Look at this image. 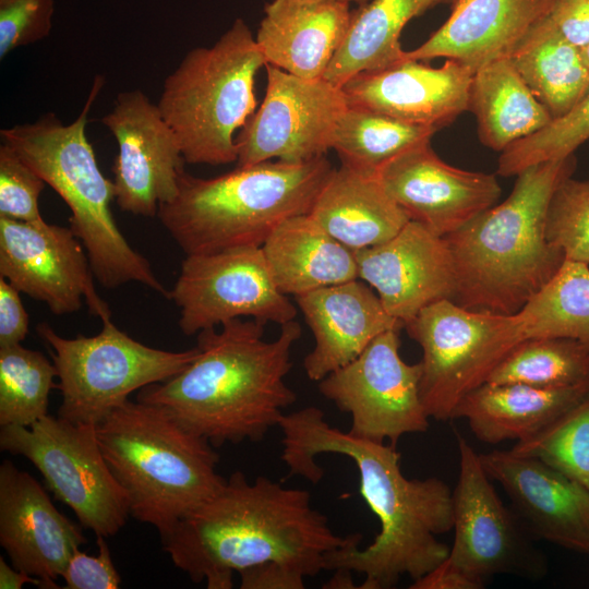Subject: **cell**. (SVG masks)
Here are the masks:
<instances>
[{"mask_svg": "<svg viewBox=\"0 0 589 589\" xmlns=\"http://www.w3.org/2000/svg\"><path fill=\"white\" fill-rule=\"evenodd\" d=\"M278 426L289 476L316 484L324 474L317 455L349 457L358 468L362 498L380 521L378 533L362 550V534H348L344 545L327 554L325 570L363 574L359 589H389L405 575L412 581L422 577L448 556L449 548L437 539L453 529V491L443 480L408 479L396 446L342 432L314 406L284 414Z\"/></svg>", "mask_w": 589, "mask_h": 589, "instance_id": "1", "label": "cell"}, {"mask_svg": "<svg viewBox=\"0 0 589 589\" xmlns=\"http://www.w3.org/2000/svg\"><path fill=\"white\" fill-rule=\"evenodd\" d=\"M173 565L207 589H231L233 574L266 562L306 578L325 570L346 537L313 508L310 493L266 477L233 472L160 539Z\"/></svg>", "mask_w": 589, "mask_h": 589, "instance_id": "2", "label": "cell"}, {"mask_svg": "<svg viewBox=\"0 0 589 589\" xmlns=\"http://www.w3.org/2000/svg\"><path fill=\"white\" fill-rule=\"evenodd\" d=\"M220 326L201 330L196 359L167 381L141 388L136 400L164 407L214 447L259 442L297 400L285 378L301 326L294 320L280 325L272 341L263 339L265 325L252 318Z\"/></svg>", "mask_w": 589, "mask_h": 589, "instance_id": "3", "label": "cell"}, {"mask_svg": "<svg viewBox=\"0 0 589 589\" xmlns=\"http://www.w3.org/2000/svg\"><path fill=\"white\" fill-rule=\"evenodd\" d=\"M576 165L573 154L524 169L505 201L443 237L454 264V302L517 314L555 276L566 259L546 239V209Z\"/></svg>", "mask_w": 589, "mask_h": 589, "instance_id": "4", "label": "cell"}, {"mask_svg": "<svg viewBox=\"0 0 589 589\" xmlns=\"http://www.w3.org/2000/svg\"><path fill=\"white\" fill-rule=\"evenodd\" d=\"M333 170L326 156L237 166L207 179L183 170L157 216L185 255L262 247L281 221L311 212Z\"/></svg>", "mask_w": 589, "mask_h": 589, "instance_id": "5", "label": "cell"}, {"mask_svg": "<svg viewBox=\"0 0 589 589\" xmlns=\"http://www.w3.org/2000/svg\"><path fill=\"white\" fill-rule=\"evenodd\" d=\"M96 435L131 516L160 539L227 480L217 473L214 446L161 406L128 400L96 425Z\"/></svg>", "mask_w": 589, "mask_h": 589, "instance_id": "6", "label": "cell"}, {"mask_svg": "<svg viewBox=\"0 0 589 589\" xmlns=\"http://www.w3.org/2000/svg\"><path fill=\"white\" fill-rule=\"evenodd\" d=\"M104 84L96 76L79 117L63 124L52 112L33 123L0 131L9 145L65 202L70 228L84 245L92 272L108 289L140 283L163 297L169 291L158 280L147 260L135 251L118 228L112 212L113 181L98 167L85 133L87 116Z\"/></svg>", "mask_w": 589, "mask_h": 589, "instance_id": "7", "label": "cell"}, {"mask_svg": "<svg viewBox=\"0 0 589 589\" xmlns=\"http://www.w3.org/2000/svg\"><path fill=\"white\" fill-rule=\"evenodd\" d=\"M265 65L255 37L237 19L213 46L190 50L166 77L157 106L185 163L237 161L235 134L256 110L255 76Z\"/></svg>", "mask_w": 589, "mask_h": 589, "instance_id": "8", "label": "cell"}, {"mask_svg": "<svg viewBox=\"0 0 589 589\" xmlns=\"http://www.w3.org/2000/svg\"><path fill=\"white\" fill-rule=\"evenodd\" d=\"M36 332L57 370L62 396L58 417L92 425L125 404L131 393L182 372L200 353L197 346L183 351L146 346L111 318L101 321V330L91 337L65 338L45 322Z\"/></svg>", "mask_w": 589, "mask_h": 589, "instance_id": "9", "label": "cell"}, {"mask_svg": "<svg viewBox=\"0 0 589 589\" xmlns=\"http://www.w3.org/2000/svg\"><path fill=\"white\" fill-rule=\"evenodd\" d=\"M405 328L422 350L421 399L437 421L450 420L459 401L526 339L518 314L472 311L450 299L428 305Z\"/></svg>", "mask_w": 589, "mask_h": 589, "instance_id": "10", "label": "cell"}, {"mask_svg": "<svg viewBox=\"0 0 589 589\" xmlns=\"http://www.w3.org/2000/svg\"><path fill=\"white\" fill-rule=\"evenodd\" d=\"M0 448L28 459L55 497L96 536H115L125 525L128 496L100 450L96 425L47 414L31 426H1Z\"/></svg>", "mask_w": 589, "mask_h": 589, "instance_id": "11", "label": "cell"}, {"mask_svg": "<svg viewBox=\"0 0 589 589\" xmlns=\"http://www.w3.org/2000/svg\"><path fill=\"white\" fill-rule=\"evenodd\" d=\"M455 434L459 472L453 490L454 543L446 562L482 585L495 575L543 577L544 555L516 513L503 504L480 455Z\"/></svg>", "mask_w": 589, "mask_h": 589, "instance_id": "12", "label": "cell"}, {"mask_svg": "<svg viewBox=\"0 0 589 589\" xmlns=\"http://www.w3.org/2000/svg\"><path fill=\"white\" fill-rule=\"evenodd\" d=\"M399 330L378 335L352 361L318 383V392L349 413L351 435L396 446L401 436L425 432L428 416L420 394L421 363L399 353Z\"/></svg>", "mask_w": 589, "mask_h": 589, "instance_id": "13", "label": "cell"}, {"mask_svg": "<svg viewBox=\"0 0 589 589\" xmlns=\"http://www.w3.org/2000/svg\"><path fill=\"white\" fill-rule=\"evenodd\" d=\"M168 299L179 308L178 324L187 336L235 318L283 325L297 316L275 285L262 247L187 255Z\"/></svg>", "mask_w": 589, "mask_h": 589, "instance_id": "14", "label": "cell"}, {"mask_svg": "<svg viewBox=\"0 0 589 589\" xmlns=\"http://www.w3.org/2000/svg\"><path fill=\"white\" fill-rule=\"evenodd\" d=\"M264 99L236 136L237 166L276 160L299 164L332 149L348 107L341 87L323 77L306 80L266 64Z\"/></svg>", "mask_w": 589, "mask_h": 589, "instance_id": "15", "label": "cell"}, {"mask_svg": "<svg viewBox=\"0 0 589 589\" xmlns=\"http://www.w3.org/2000/svg\"><path fill=\"white\" fill-rule=\"evenodd\" d=\"M0 276L52 314L77 312L84 298L92 315L111 318L87 252L70 227L0 217Z\"/></svg>", "mask_w": 589, "mask_h": 589, "instance_id": "16", "label": "cell"}, {"mask_svg": "<svg viewBox=\"0 0 589 589\" xmlns=\"http://www.w3.org/2000/svg\"><path fill=\"white\" fill-rule=\"evenodd\" d=\"M101 123L118 144L112 180L116 203L136 216H157L159 205L176 196L185 163L158 106L140 89L121 92Z\"/></svg>", "mask_w": 589, "mask_h": 589, "instance_id": "17", "label": "cell"}, {"mask_svg": "<svg viewBox=\"0 0 589 589\" xmlns=\"http://www.w3.org/2000/svg\"><path fill=\"white\" fill-rule=\"evenodd\" d=\"M377 175L410 220L440 237L458 230L501 196L495 175L452 166L435 154L430 142L396 157Z\"/></svg>", "mask_w": 589, "mask_h": 589, "instance_id": "18", "label": "cell"}, {"mask_svg": "<svg viewBox=\"0 0 589 589\" xmlns=\"http://www.w3.org/2000/svg\"><path fill=\"white\" fill-rule=\"evenodd\" d=\"M354 254L359 279L404 325L428 305L453 299L456 280L449 248L418 221L409 220L386 242Z\"/></svg>", "mask_w": 589, "mask_h": 589, "instance_id": "19", "label": "cell"}, {"mask_svg": "<svg viewBox=\"0 0 589 589\" xmlns=\"http://www.w3.org/2000/svg\"><path fill=\"white\" fill-rule=\"evenodd\" d=\"M82 525L52 504L29 473L5 459L0 466V544L12 566L40 579L45 589L60 588L72 554L86 543Z\"/></svg>", "mask_w": 589, "mask_h": 589, "instance_id": "20", "label": "cell"}, {"mask_svg": "<svg viewBox=\"0 0 589 589\" xmlns=\"http://www.w3.org/2000/svg\"><path fill=\"white\" fill-rule=\"evenodd\" d=\"M530 534L589 554V490L546 462L510 449L479 454Z\"/></svg>", "mask_w": 589, "mask_h": 589, "instance_id": "21", "label": "cell"}, {"mask_svg": "<svg viewBox=\"0 0 589 589\" xmlns=\"http://www.w3.org/2000/svg\"><path fill=\"white\" fill-rule=\"evenodd\" d=\"M473 71L446 59L432 68L404 57L380 70L361 72L341 89L348 106L363 107L437 131L468 110Z\"/></svg>", "mask_w": 589, "mask_h": 589, "instance_id": "22", "label": "cell"}, {"mask_svg": "<svg viewBox=\"0 0 589 589\" xmlns=\"http://www.w3.org/2000/svg\"><path fill=\"white\" fill-rule=\"evenodd\" d=\"M315 345L304 360L306 376L320 382L357 358L378 335L405 327L376 292L358 279L294 297Z\"/></svg>", "mask_w": 589, "mask_h": 589, "instance_id": "23", "label": "cell"}, {"mask_svg": "<svg viewBox=\"0 0 589 589\" xmlns=\"http://www.w3.org/2000/svg\"><path fill=\"white\" fill-rule=\"evenodd\" d=\"M551 0H456L449 17L422 45L405 56L418 61L456 60L476 72L510 57Z\"/></svg>", "mask_w": 589, "mask_h": 589, "instance_id": "24", "label": "cell"}, {"mask_svg": "<svg viewBox=\"0 0 589 589\" xmlns=\"http://www.w3.org/2000/svg\"><path fill=\"white\" fill-rule=\"evenodd\" d=\"M350 3L332 0H273L255 36L266 64L296 76L323 77L346 35Z\"/></svg>", "mask_w": 589, "mask_h": 589, "instance_id": "25", "label": "cell"}, {"mask_svg": "<svg viewBox=\"0 0 589 589\" xmlns=\"http://www.w3.org/2000/svg\"><path fill=\"white\" fill-rule=\"evenodd\" d=\"M309 215L352 251L386 242L410 220L377 173L346 164L333 170Z\"/></svg>", "mask_w": 589, "mask_h": 589, "instance_id": "26", "label": "cell"}, {"mask_svg": "<svg viewBox=\"0 0 589 589\" xmlns=\"http://www.w3.org/2000/svg\"><path fill=\"white\" fill-rule=\"evenodd\" d=\"M588 393L589 385L542 388L486 382L459 401L452 419L465 420L484 443L521 442L541 432Z\"/></svg>", "mask_w": 589, "mask_h": 589, "instance_id": "27", "label": "cell"}, {"mask_svg": "<svg viewBox=\"0 0 589 589\" xmlns=\"http://www.w3.org/2000/svg\"><path fill=\"white\" fill-rule=\"evenodd\" d=\"M262 250L275 285L286 296L298 297L359 278L354 251L309 214L281 221Z\"/></svg>", "mask_w": 589, "mask_h": 589, "instance_id": "28", "label": "cell"}, {"mask_svg": "<svg viewBox=\"0 0 589 589\" xmlns=\"http://www.w3.org/2000/svg\"><path fill=\"white\" fill-rule=\"evenodd\" d=\"M468 110L476 117L481 144L496 152H503L553 120L510 57L491 61L473 73Z\"/></svg>", "mask_w": 589, "mask_h": 589, "instance_id": "29", "label": "cell"}, {"mask_svg": "<svg viewBox=\"0 0 589 589\" xmlns=\"http://www.w3.org/2000/svg\"><path fill=\"white\" fill-rule=\"evenodd\" d=\"M437 0H370L351 11L344 40L323 79L341 87L352 76L386 68L405 57L400 34Z\"/></svg>", "mask_w": 589, "mask_h": 589, "instance_id": "30", "label": "cell"}, {"mask_svg": "<svg viewBox=\"0 0 589 589\" xmlns=\"http://www.w3.org/2000/svg\"><path fill=\"white\" fill-rule=\"evenodd\" d=\"M510 59L552 119L589 96V68L582 50L561 37L530 27Z\"/></svg>", "mask_w": 589, "mask_h": 589, "instance_id": "31", "label": "cell"}, {"mask_svg": "<svg viewBox=\"0 0 589 589\" xmlns=\"http://www.w3.org/2000/svg\"><path fill=\"white\" fill-rule=\"evenodd\" d=\"M436 129L363 107L348 106L335 129L332 149L341 164L378 173L407 151L430 142Z\"/></svg>", "mask_w": 589, "mask_h": 589, "instance_id": "32", "label": "cell"}, {"mask_svg": "<svg viewBox=\"0 0 589 589\" xmlns=\"http://www.w3.org/2000/svg\"><path fill=\"white\" fill-rule=\"evenodd\" d=\"M517 314L526 338L565 337L589 348V265L565 260Z\"/></svg>", "mask_w": 589, "mask_h": 589, "instance_id": "33", "label": "cell"}, {"mask_svg": "<svg viewBox=\"0 0 589 589\" xmlns=\"http://www.w3.org/2000/svg\"><path fill=\"white\" fill-rule=\"evenodd\" d=\"M488 382L542 388L589 385V348L565 337L526 338L498 363Z\"/></svg>", "mask_w": 589, "mask_h": 589, "instance_id": "34", "label": "cell"}, {"mask_svg": "<svg viewBox=\"0 0 589 589\" xmlns=\"http://www.w3.org/2000/svg\"><path fill=\"white\" fill-rule=\"evenodd\" d=\"M53 362L22 344L0 347V426H31L48 414Z\"/></svg>", "mask_w": 589, "mask_h": 589, "instance_id": "35", "label": "cell"}, {"mask_svg": "<svg viewBox=\"0 0 589 589\" xmlns=\"http://www.w3.org/2000/svg\"><path fill=\"white\" fill-rule=\"evenodd\" d=\"M510 450L538 458L589 490V393L534 436Z\"/></svg>", "mask_w": 589, "mask_h": 589, "instance_id": "36", "label": "cell"}, {"mask_svg": "<svg viewBox=\"0 0 589 589\" xmlns=\"http://www.w3.org/2000/svg\"><path fill=\"white\" fill-rule=\"evenodd\" d=\"M588 140L589 96L567 115L501 152L496 175L513 177L530 166L565 158Z\"/></svg>", "mask_w": 589, "mask_h": 589, "instance_id": "37", "label": "cell"}, {"mask_svg": "<svg viewBox=\"0 0 589 589\" xmlns=\"http://www.w3.org/2000/svg\"><path fill=\"white\" fill-rule=\"evenodd\" d=\"M545 236L566 260L589 265V179L569 177L558 184L548 205Z\"/></svg>", "mask_w": 589, "mask_h": 589, "instance_id": "38", "label": "cell"}, {"mask_svg": "<svg viewBox=\"0 0 589 589\" xmlns=\"http://www.w3.org/2000/svg\"><path fill=\"white\" fill-rule=\"evenodd\" d=\"M44 179L9 145H0V217L27 223L44 220L38 199Z\"/></svg>", "mask_w": 589, "mask_h": 589, "instance_id": "39", "label": "cell"}, {"mask_svg": "<svg viewBox=\"0 0 589 589\" xmlns=\"http://www.w3.org/2000/svg\"><path fill=\"white\" fill-rule=\"evenodd\" d=\"M53 0H0V59L47 37Z\"/></svg>", "mask_w": 589, "mask_h": 589, "instance_id": "40", "label": "cell"}, {"mask_svg": "<svg viewBox=\"0 0 589 589\" xmlns=\"http://www.w3.org/2000/svg\"><path fill=\"white\" fill-rule=\"evenodd\" d=\"M104 536H96L98 554L88 555L76 550L62 573L67 589H117L121 578Z\"/></svg>", "mask_w": 589, "mask_h": 589, "instance_id": "41", "label": "cell"}, {"mask_svg": "<svg viewBox=\"0 0 589 589\" xmlns=\"http://www.w3.org/2000/svg\"><path fill=\"white\" fill-rule=\"evenodd\" d=\"M580 48L589 46V0H551L546 12L532 25Z\"/></svg>", "mask_w": 589, "mask_h": 589, "instance_id": "42", "label": "cell"}, {"mask_svg": "<svg viewBox=\"0 0 589 589\" xmlns=\"http://www.w3.org/2000/svg\"><path fill=\"white\" fill-rule=\"evenodd\" d=\"M28 323L20 291L0 277V347L22 344L28 333Z\"/></svg>", "mask_w": 589, "mask_h": 589, "instance_id": "43", "label": "cell"}, {"mask_svg": "<svg viewBox=\"0 0 589 589\" xmlns=\"http://www.w3.org/2000/svg\"><path fill=\"white\" fill-rule=\"evenodd\" d=\"M239 575L241 589L304 588V577L274 562H266L243 569Z\"/></svg>", "mask_w": 589, "mask_h": 589, "instance_id": "44", "label": "cell"}, {"mask_svg": "<svg viewBox=\"0 0 589 589\" xmlns=\"http://www.w3.org/2000/svg\"><path fill=\"white\" fill-rule=\"evenodd\" d=\"M484 585L444 560L438 566L412 581L410 589H481Z\"/></svg>", "mask_w": 589, "mask_h": 589, "instance_id": "45", "label": "cell"}, {"mask_svg": "<svg viewBox=\"0 0 589 589\" xmlns=\"http://www.w3.org/2000/svg\"><path fill=\"white\" fill-rule=\"evenodd\" d=\"M25 584L36 585L44 588L40 579L33 577L25 572L10 566L1 556L0 557V588L1 589H21Z\"/></svg>", "mask_w": 589, "mask_h": 589, "instance_id": "46", "label": "cell"}, {"mask_svg": "<svg viewBox=\"0 0 589 589\" xmlns=\"http://www.w3.org/2000/svg\"><path fill=\"white\" fill-rule=\"evenodd\" d=\"M335 575L324 584L323 588L326 589H354V581L351 576V570L336 569Z\"/></svg>", "mask_w": 589, "mask_h": 589, "instance_id": "47", "label": "cell"}, {"mask_svg": "<svg viewBox=\"0 0 589 589\" xmlns=\"http://www.w3.org/2000/svg\"><path fill=\"white\" fill-rule=\"evenodd\" d=\"M332 1H339V2H347V3L354 2L358 5H362V4L368 3L370 0H332Z\"/></svg>", "mask_w": 589, "mask_h": 589, "instance_id": "48", "label": "cell"}, {"mask_svg": "<svg viewBox=\"0 0 589 589\" xmlns=\"http://www.w3.org/2000/svg\"><path fill=\"white\" fill-rule=\"evenodd\" d=\"M582 56L584 59L589 68V46H587L585 49H582Z\"/></svg>", "mask_w": 589, "mask_h": 589, "instance_id": "49", "label": "cell"}, {"mask_svg": "<svg viewBox=\"0 0 589 589\" xmlns=\"http://www.w3.org/2000/svg\"><path fill=\"white\" fill-rule=\"evenodd\" d=\"M456 0H437L436 4H450V5H453V3Z\"/></svg>", "mask_w": 589, "mask_h": 589, "instance_id": "50", "label": "cell"}]
</instances>
